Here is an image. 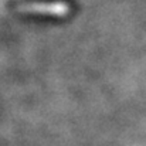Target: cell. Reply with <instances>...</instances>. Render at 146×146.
<instances>
[{"instance_id":"6da1fadb","label":"cell","mask_w":146,"mask_h":146,"mask_svg":"<svg viewBox=\"0 0 146 146\" xmlns=\"http://www.w3.org/2000/svg\"><path fill=\"white\" fill-rule=\"evenodd\" d=\"M19 11L26 14H40L50 17H64L70 13V6L67 3H29L17 7Z\"/></svg>"}]
</instances>
